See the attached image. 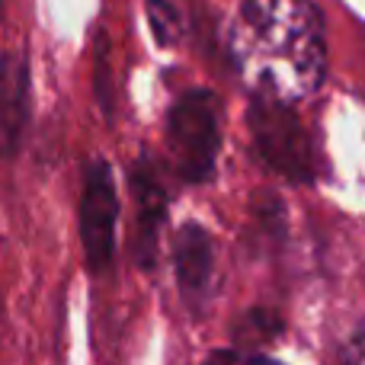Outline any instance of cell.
I'll list each match as a JSON object with an SVG mask.
<instances>
[{"label":"cell","mask_w":365,"mask_h":365,"mask_svg":"<svg viewBox=\"0 0 365 365\" xmlns=\"http://www.w3.org/2000/svg\"><path fill=\"white\" fill-rule=\"evenodd\" d=\"M227 51L257 100H308L324 81L327 45L311 0H247L227 32Z\"/></svg>","instance_id":"6da1fadb"},{"label":"cell","mask_w":365,"mask_h":365,"mask_svg":"<svg viewBox=\"0 0 365 365\" xmlns=\"http://www.w3.org/2000/svg\"><path fill=\"white\" fill-rule=\"evenodd\" d=\"M221 148V119L212 93H186L170 113V154L186 180H205Z\"/></svg>","instance_id":"7a4b0ae2"},{"label":"cell","mask_w":365,"mask_h":365,"mask_svg":"<svg viewBox=\"0 0 365 365\" xmlns=\"http://www.w3.org/2000/svg\"><path fill=\"white\" fill-rule=\"evenodd\" d=\"M115 225H119V195L106 164H93L87 170V186H83V205H81V227H83V247L93 269L113 259L115 250Z\"/></svg>","instance_id":"3957f363"},{"label":"cell","mask_w":365,"mask_h":365,"mask_svg":"<svg viewBox=\"0 0 365 365\" xmlns=\"http://www.w3.org/2000/svg\"><path fill=\"white\" fill-rule=\"evenodd\" d=\"M250 125H253V135H257V145L263 151V158L276 170L289 173L295 180L308 173V141H304L302 125L289 115V106L257 100L250 113Z\"/></svg>","instance_id":"277c9868"},{"label":"cell","mask_w":365,"mask_h":365,"mask_svg":"<svg viewBox=\"0 0 365 365\" xmlns=\"http://www.w3.org/2000/svg\"><path fill=\"white\" fill-rule=\"evenodd\" d=\"M26 125V68L19 58H0V154L10 158Z\"/></svg>","instance_id":"5b68a950"},{"label":"cell","mask_w":365,"mask_h":365,"mask_svg":"<svg viewBox=\"0 0 365 365\" xmlns=\"http://www.w3.org/2000/svg\"><path fill=\"white\" fill-rule=\"evenodd\" d=\"M177 276H180V289L186 292V298L205 295L208 292V279H212V244H208V234L195 225L182 227L177 237Z\"/></svg>","instance_id":"8992f818"},{"label":"cell","mask_w":365,"mask_h":365,"mask_svg":"<svg viewBox=\"0 0 365 365\" xmlns=\"http://www.w3.org/2000/svg\"><path fill=\"white\" fill-rule=\"evenodd\" d=\"M151 16H154V29L164 42H173L182 29V19H180V10L173 0H154L151 4Z\"/></svg>","instance_id":"52a82bcc"},{"label":"cell","mask_w":365,"mask_h":365,"mask_svg":"<svg viewBox=\"0 0 365 365\" xmlns=\"http://www.w3.org/2000/svg\"><path fill=\"white\" fill-rule=\"evenodd\" d=\"M343 365H365V336H359V340H353L346 346V353H343Z\"/></svg>","instance_id":"ba28073f"},{"label":"cell","mask_w":365,"mask_h":365,"mask_svg":"<svg viewBox=\"0 0 365 365\" xmlns=\"http://www.w3.org/2000/svg\"><path fill=\"white\" fill-rule=\"evenodd\" d=\"M244 365H279V362H272V359H250V362H244Z\"/></svg>","instance_id":"9c48e42d"},{"label":"cell","mask_w":365,"mask_h":365,"mask_svg":"<svg viewBox=\"0 0 365 365\" xmlns=\"http://www.w3.org/2000/svg\"><path fill=\"white\" fill-rule=\"evenodd\" d=\"M212 365H215V362H212Z\"/></svg>","instance_id":"30bf717a"}]
</instances>
